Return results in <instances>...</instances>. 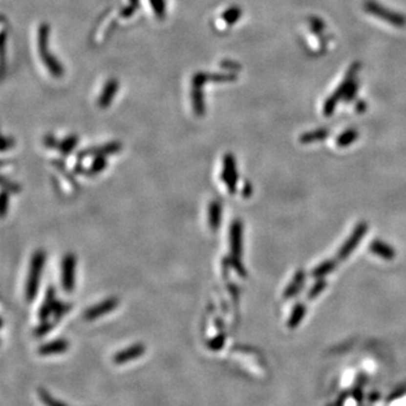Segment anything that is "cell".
Returning a JSON list of instances; mask_svg holds the SVG:
<instances>
[{
    "mask_svg": "<svg viewBox=\"0 0 406 406\" xmlns=\"http://www.w3.org/2000/svg\"><path fill=\"white\" fill-rule=\"evenodd\" d=\"M50 25L42 23L38 30V50L40 58L49 71V74L54 78H61L64 75V68L61 62L53 56L50 51Z\"/></svg>",
    "mask_w": 406,
    "mask_h": 406,
    "instance_id": "1",
    "label": "cell"
},
{
    "mask_svg": "<svg viewBox=\"0 0 406 406\" xmlns=\"http://www.w3.org/2000/svg\"><path fill=\"white\" fill-rule=\"evenodd\" d=\"M45 259L46 254L42 250L36 251L31 258L30 272H28L26 287H25V298H26L28 302H32L36 298V296H38Z\"/></svg>",
    "mask_w": 406,
    "mask_h": 406,
    "instance_id": "2",
    "label": "cell"
},
{
    "mask_svg": "<svg viewBox=\"0 0 406 406\" xmlns=\"http://www.w3.org/2000/svg\"><path fill=\"white\" fill-rule=\"evenodd\" d=\"M230 243V261L237 273L240 277L246 276V270L241 264V252H243V224L239 219L232 222L229 230Z\"/></svg>",
    "mask_w": 406,
    "mask_h": 406,
    "instance_id": "3",
    "label": "cell"
},
{
    "mask_svg": "<svg viewBox=\"0 0 406 406\" xmlns=\"http://www.w3.org/2000/svg\"><path fill=\"white\" fill-rule=\"evenodd\" d=\"M76 268V255L72 253L65 254L61 262V286L67 294H71V292H74L75 290Z\"/></svg>",
    "mask_w": 406,
    "mask_h": 406,
    "instance_id": "4",
    "label": "cell"
},
{
    "mask_svg": "<svg viewBox=\"0 0 406 406\" xmlns=\"http://www.w3.org/2000/svg\"><path fill=\"white\" fill-rule=\"evenodd\" d=\"M222 181L228 189L230 194H235L237 191V183H238V173H237L236 158L233 153H226L222 159Z\"/></svg>",
    "mask_w": 406,
    "mask_h": 406,
    "instance_id": "5",
    "label": "cell"
},
{
    "mask_svg": "<svg viewBox=\"0 0 406 406\" xmlns=\"http://www.w3.org/2000/svg\"><path fill=\"white\" fill-rule=\"evenodd\" d=\"M367 222H359V224L356 226V228H354L353 233L351 234L349 238L345 240V243L343 244L342 247L339 250L338 256H336L338 259H340V261H344V259L349 257L351 253L358 247V245H359L365 234H367Z\"/></svg>",
    "mask_w": 406,
    "mask_h": 406,
    "instance_id": "6",
    "label": "cell"
},
{
    "mask_svg": "<svg viewBox=\"0 0 406 406\" xmlns=\"http://www.w3.org/2000/svg\"><path fill=\"white\" fill-rule=\"evenodd\" d=\"M121 150H122V144H121V142L111 141V142H107V144L96 146V147L84 149V150L78 152V155H77V159L83 160L85 158H88V157L114 155V153H118Z\"/></svg>",
    "mask_w": 406,
    "mask_h": 406,
    "instance_id": "7",
    "label": "cell"
},
{
    "mask_svg": "<svg viewBox=\"0 0 406 406\" xmlns=\"http://www.w3.org/2000/svg\"><path fill=\"white\" fill-rule=\"evenodd\" d=\"M119 302L120 300L116 297L105 299V300L98 302L93 307H89L88 309H86L85 313H84V318H85L86 321L97 320V318L102 317L105 315V314L113 312V310L119 306Z\"/></svg>",
    "mask_w": 406,
    "mask_h": 406,
    "instance_id": "8",
    "label": "cell"
},
{
    "mask_svg": "<svg viewBox=\"0 0 406 406\" xmlns=\"http://www.w3.org/2000/svg\"><path fill=\"white\" fill-rule=\"evenodd\" d=\"M119 88H120L119 80L115 78H109L107 82L105 83L103 89H102V93L100 96H98V100H97L98 107L105 109V108H107L108 106H111L115 95L118 94Z\"/></svg>",
    "mask_w": 406,
    "mask_h": 406,
    "instance_id": "9",
    "label": "cell"
},
{
    "mask_svg": "<svg viewBox=\"0 0 406 406\" xmlns=\"http://www.w3.org/2000/svg\"><path fill=\"white\" fill-rule=\"evenodd\" d=\"M365 9H367L369 13H371L372 15L382 17V20H385L393 25H400V26H403V25H405L404 17L400 16L398 14L391 13L389 12V10L387 12L386 8H383L382 6L376 2L369 1L367 5H365Z\"/></svg>",
    "mask_w": 406,
    "mask_h": 406,
    "instance_id": "10",
    "label": "cell"
},
{
    "mask_svg": "<svg viewBox=\"0 0 406 406\" xmlns=\"http://www.w3.org/2000/svg\"><path fill=\"white\" fill-rule=\"evenodd\" d=\"M146 352V346L144 344H133L129 347H126V349L121 350L113 357V362L115 364H124L128 363V362L132 361L134 359H138L141 356H144Z\"/></svg>",
    "mask_w": 406,
    "mask_h": 406,
    "instance_id": "11",
    "label": "cell"
},
{
    "mask_svg": "<svg viewBox=\"0 0 406 406\" xmlns=\"http://www.w3.org/2000/svg\"><path fill=\"white\" fill-rule=\"evenodd\" d=\"M57 302L58 300L56 297V288L50 286L45 292L44 301H43L41 308L39 310L40 321H45L52 314H54V308H56Z\"/></svg>",
    "mask_w": 406,
    "mask_h": 406,
    "instance_id": "12",
    "label": "cell"
},
{
    "mask_svg": "<svg viewBox=\"0 0 406 406\" xmlns=\"http://www.w3.org/2000/svg\"><path fill=\"white\" fill-rule=\"evenodd\" d=\"M69 342L64 339H58L54 341H50L42 344L39 347L38 352L40 356H57V354H62L69 349Z\"/></svg>",
    "mask_w": 406,
    "mask_h": 406,
    "instance_id": "13",
    "label": "cell"
},
{
    "mask_svg": "<svg viewBox=\"0 0 406 406\" xmlns=\"http://www.w3.org/2000/svg\"><path fill=\"white\" fill-rule=\"evenodd\" d=\"M369 251L371 252L372 254L376 256H379L384 259H387V261H390V259L395 258L396 256V252L390 245L386 244L385 241L375 239L372 240L370 245H369Z\"/></svg>",
    "mask_w": 406,
    "mask_h": 406,
    "instance_id": "14",
    "label": "cell"
},
{
    "mask_svg": "<svg viewBox=\"0 0 406 406\" xmlns=\"http://www.w3.org/2000/svg\"><path fill=\"white\" fill-rule=\"evenodd\" d=\"M222 218V207L218 201H212L208 209V220L212 232H217L221 224Z\"/></svg>",
    "mask_w": 406,
    "mask_h": 406,
    "instance_id": "15",
    "label": "cell"
},
{
    "mask_svg": "<svg viewBox=\"0 0 406 406\" xmlns=\"http://www.w3.org/2000/svg\"><path fill=\"white\" fill-rule=\"evenodd\" d=\"M305 279H306V273L303 270H299L296 272L294 279H292L291 283L289 284V286L286 288V290L283 292V297L284 299H289V298H292L294 296H296L298 294L299 291H300V289L303 286V282H305Z\"/></svg>",
    "mask_w": 406,
    "mask_h": 406,
    "instance_id": "16",
    "label": "cell"
},
{
    "mask_svg": "<svg viewBox=\"0 0 406 406\" xmlns=\"http://www.w3.org/2000/svg\"><path fill=\"white\" fill-rule=\"evenodd\" d=\"M306 312H307V308L302 302L296 303L294 309H292V312H291L290 318H289L287 321V326L289 328H291V330L292 328L297 327L298 325L301 323L303 317H305Z\"/></svg>",
    "mask_w": 406,
    "mask_h": 406,
    "instance_id": "17",
    "label": "cell"
},
{
    "mask_svg": "<svg viewBox=\"0 0 406 406\" xmlns=\"http://www.w3.org/2000/svg\"><path fill=\"white\" fill-rule=\"evenodd\" d=\"M79 142V137L77 134H69L64 139L59 142L58 145V150L61 152V155L68 156L75 150Z\"/></svg>",
    "mask_w": 406,
    "mask_h": 406,
    "instance_id": "18",
    "label": "cell"
},
{
    "mask_svg": "<svg viewBox=\"0 0 406 406\" xmlns=\"http://www.w3.org/2000/svg\"><path fill=\"white\" fill-rule=\"evenodd\" d=\"M336 268V262L333 261V259H326V261L321 262V264H318L315 269L312 271V277L315 278V279H323L324 277H326L331 272L335 270Z\"/></svg>",
    "mask_w": 406,
    "mask_h": 406,
    "instance_id": "19",
    "label": "cell"
},
{
    "mask_svg": "<svg viewBox=\"0 0 406 406\" xmlns=\"http://www.w3.org/2000/svg\"><path fill=\"white\" fill-rule=\"evenodd\" d=\"M241 14H243V12H241V9L238 6H232L221 14V20L227 25H234L239 21Z\"/></svg>",
    "mask_w": 406,
    "mask_h": 406,
    "instance_id": "20",
    "label": "cell"
},
{
    "mask_svg": "<svg viewBox=\"0 0 406 406\" xmlns=\"http://www.w3.org/2000/svg\"><path fill=\"white\" fill-rule=\"evenodd\" d=\"M328 137V130L326 129H320L312 131V132L303 133L300 137V142L302 144H312L315 141H321L323 139H326Z\"/></svg>",
    "mask_w": 406,
    "mask_h": 406,
    "instance_id": "21",
    "label": "cell"
},
{
    "mask_svg": "<svg viewBox=\"0 0 406 406\" xmlns=\"http://www.w3.org/2000/svg\"><path fill=\"white\" fill-rule=\"evenodd\" d=\"M358 131L354 130V129H350V130H346L345 132H343L340 137L338 138V140H336V144L340 148H345L347 146H350L351 144H353L354 141L358 139Z\"/></svg>",
    "mask_w": 406,
    "mask_h": 406,
    "instance_id": "22",
    "label": "cell"
},
{
    "mask_svg": "<svg viewBox=\"0 0 406 406\" xmlns=\"http://www.w3.org/2000/svg\"><path fill=\"white\" fill-rule=\"evenodd\" d=\"M106 166H107V159H106V156H96L94 157L93 163L90 164L89 166V174L90 176H93L95 174L101 173L102 171H104Z\"/></svg>",
    "mask_w": 406,
    "mask_h": 406,
    "instance_id": "23",
    "label": "cell"
},
{
    "mask_svg": "<svg viewBox=\"0 0 406 406\" xmlns=\"http://www.w3.org/2000/svg\"><path fill=\"white\" fill-rule=\"evenodd\" d=\"M152 12L157 18L159 20H164L166 16V2L165 0H149Z\"/></svg>",
    "mask_w": 406,
    "mask_h": 406,
    "instance_id": "24",
    "label": "cell"
},
{
    "mask_svg": "<svg viewBox=\"0 0 406 406\" xmlns=\"http://www.w3.org/2000/svg\"><path fill=\"white\" fill-rule=\"evenodd\" d=\"M326 287H327V282L324 278L323 279H318L316 281V283L309 289L308 294H307V298H308V300H313V299H315L318 295H321V292L325 290V288Z\"/></svg>",
    "mask_w": 406,
    "mask_h": 406,
    "instance_id": "25",
    "label": "cell"
},
{
    "mask_svg": "<svg viewBox=\"0 0 406 406\" xmlns=\"http://www.w3.org/2000/svg\"><path fill=\"white\" fill-rule=\"evenodd\" d=\"M139 5H140V0H129V5L124 7L121 12V15L124 18L131 17L138 10Z\"/></svg>",
    "mask_w": 406,
    "mask_h": 406,
    "instance_id": "26",
    "label": "cell"
},
{
    "mask_svg": "<svg viewBox=\"0 0 406 406\" xmlns=\"http://www.w3.org/2000/svg\"><path fill=\"white\" fill-rule=\"evenodd\" d=\"M70 309H71L70 303L58 301L56 305V308H54V316H56L57 320H59L61 316H64V314L68 313Z\"/></svg>",
    "mask_w": 406,
    "mask_h": 406,
    "instance_id": "27",
    "label": "cell"
},
{
    "mask_svg": "<svg viewBox=\"0 0 406 406\" xmlns=\"http://www.w3.org/2000/svg\"><path fill=\"white\" fill-rule=\"evenodd\" d=\"M53 326H54L53 323H50V321H43L39 327H36V330L34 331V335L38 336V338L44 336L46 333H49L51 330H52Z\"/></svg>",
    "mask_w": 406,
    "mask_h": 406,
    "instance_id": "28",
    "label": "cell"
},
{
    "mask_svg": "<svg viewBox=\"0 0 406 406\" xmlns=\"http://www.w3.org/2000/svg\"><path fill=\"white\" fill-rule=\"evenodd\" d=\"M225 340H226L225 335H218V336H215V338L212 339L211 341L209 342V347H210L211 350H214V351L220 350L221 347L224 346Z\"/></svg>",
    "mask_w": 406,
    "mask_h": 406,
    "instance_id": "29",
    "label": "cell"
},
{
    "mask_svg": "<svg viewBox=\"0 0 406 406\" xmlns=\"http://www.w3.org/2000/svg\"><path fill=\"white\" fill-rule=\"evenodd\" d=\"M59 140L54 137L53 134H46L44 138H43V144L46 148H50V149H54V148H58V145H59Z\"/></svg>",
    "mask_w": 406,
    "mask_h": 406,
    "instance_id": "30",
    "label": "cell"
},
{
    "mask_svg": "<svg viewBox=\"0 0 406 406\" xmlns=\"http://www.w3.org/2000/svg\"><path fill=\"white\" fill-rule=\"evenodd\" d=\"M1 184H2V188L3 190H6L7 192H14V193H17L21 191V188L20 185L15 184V183L10 182V181H7L5 177H2V181H1Z\"/></svg>",
    "mask_w": 406,
    "mask_h": 406,
    "instance_id": "31",
    "label": "cell"
},
{
    "mask_svg": "<svg viewBox=\"0 0 406 406\" xmlns=\"http://www.w3.org/2000/svg\"><path fill=\"white\" fill-rule=\"evenodd\" d=\"M8 204H9V196L8 192L6 190H3L1 193V203H0V208H1V215L5 217L7 214V210H8Z\"/></svg>",
    "mask_w": 406,
    "mask_h": 406,
    "instance_id": "32",
    "label": "cell"
},
{
    "mask_svg": "<svg viewBox=\"0 0 406 406\" xmlns=\"http://www.w3.org/2000/svg\"><path fill=\"white\" fill-rule=\"evenodd\" d=\"M14 146H15V140H14V138H12V137H2V142H1V151L2 152L13 149Z\"/></svg>",
    "mask_w": 406,
    "mask_h": 406,
    "instance_id": "33",
    "label": "cell"
},
{
    "mask_svg": "<svg viewBox=\"0 0 406 406\" xmlns=\"http://www.w3.org/2000/svg\"><path fill=\"white\" fill-rule=\"evenodd\" d=\"M241 194H243L245 197L251 196V194H252V185L250 184V182L245 183V185H244V188H243V192H241Z\"/></svg>",
    "mask_w": 406,
    "mask_h": 406,
    "instance_id": "34",
    "label": "cell"
}]
</instances>
